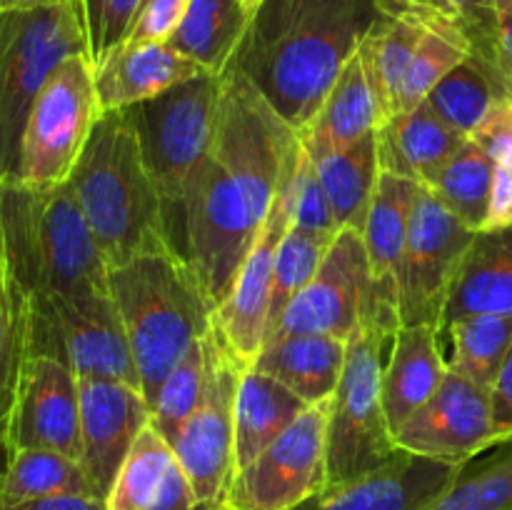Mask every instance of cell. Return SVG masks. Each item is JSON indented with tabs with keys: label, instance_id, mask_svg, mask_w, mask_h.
Instances as JSON below:
<instances>
[{
	"label": "cell",
	"instance_id": "d4e9b609",
	"mask_svg": "<svg viewBox=\"0 0 512 510\" xmlns=\"http://www.w3.org/2000/svg\"><path fill=\"white\" fill-rule=\"evenodd\" d=\"M468 135L450 128L428 103L393 115L378 130V160L385 173L430 185Z\"/></svg>",
	"mask_w": 512,
	"mask_h": 510
},
{
	"label": "cell",
	"instance_id": "ba28073f",
	"mask_svg": "<svg viewBox=\"0 0 512 510\" xmlns=\"http://www.w3.org/2000/svg\"><path fill=\"white\" fill-rule=\"evenodd\" d=\"M395 333L363 318L348 338L345 368L330 398L328 485L368 475L400 453L383 405V370Z\"/></svg>",
	"mask_w": 512,
	"mask_h": 510
},
{
	"label": "cell",
	"instance_id": "db71d44e",
	"mask_svg": "<svg viewBox=\"0 0 512 510\" xmlns=\"http://www.w3.org/2000/svg\"><path fill=\"white\" fill-rule=\"evenodd\" d=\"M235 3H238L240 8H243L245 13L250 15V18H253V15L258 13V10H260V5H263L265 0H235Z\"/></svg>",
	"mask_w": 512,
	"mask_h": 510
},
{
	"label": "cell",
	"instance_id": "f6af8a7d",
	"mask_svg": "<svg viewBox=\"0 0 512 510\" xmlns=\"http://www.w3.org/2000/svg\"><path fill=\"white\" fill-rule=\"evenodd\" d=\"M470 138L483 145L495 163L512 173V98L495 100Z\"/></svg>",
	"mask_w": 512,
	"mask_h": 510
},
{
	"label": "cell",
	"instance_id": "9c48e42d",
	"mask_svg": "<svg viewBox=\"0 0 512 510\" xmlns=\"http://www.w3.org/2000/svg\"><path fill=\"white\" fill-rule=\"evenodd\" d=\"M100 113L93 60L88 53L70 55L53 70L30 108L15 180L40 188L68 183Z\"/></svg>",
	"mask_w": 512,
	"mask_h": 510
},
{
	"label": "cell",
	"instance_id": "d590c367",
	"mask_svg": "<svg viewBox=\"0 0 512 510\" xmlns=\"http://www.w3.org/2000/svg\"><path fill=\"white\" fill-rule=\"evenodd\" d=\"M470 55H473V45L458 23H445V20L428 23L395 95V115L408 113L425 103L430 90Z\"/></svg>",
	"mask_w": 512,
	"mask_h": 510
},
{
	"label": "cell",
	"instance_id": "ffe728a7",
	"mask_svg": "<svg viewBox=\"0 0 512 510\" xmlns=\"http://www.w3.org/2000/svg\"><path fill=\"white\" fill-rule=\"evenodd\" d=\"M420 185L410 178L380 170L363 225L370 268V300L363 318H375L398 333V268L408 238L410 213Z\"/></svg>",
	"mask_w": 512,
	"mask_h": 510
},
{
	"label": "cell",
	"instance_id": "60d3db41",
	"mask_svg": "<svg viewBox=\"0 0 512 510\" xmlns=\"http://www.w3.org/2000/svg\"><path fill=\"white\" fill-rule=\"evenodd\" d=\"M280 200H283V208L288 213V223L295 225V228L310 230V233H340L333 205L325 195L315 163L305 150H300L298 163L293 165L290 175L285 178L283 188H280Z\"/></svg>",
	"mask_w": 512,
	"mask_h": 510
},
{
	"label": "cell",
	"instance_id": "4316f807",
	"mask_svg": "<svg viewBox=\"0 0 512 510\" xmlns=\"http://www.w3.org/2000/svg\"><path fill=\"white\" fill-rule=\"evenodd\" d=\"M348 340L330 335H280L260 350L255 370L283 383L308 405L333 398L345 368Z\"/></svg>",
	"mask_w": 512,
	"mask_h": 510
},
{
	"label": "cell",
	"instance_id": "7a4b0ae2",
	"mask_svg": "<svg viewBox=\"0 0 512 510\" xmlns=\"http://www.w3.org/2000/svg\"><path fill=\"white\" fill-rule=\"evenodd\" d=\"M378 20L373 0H265L230 68L300 133Z\"/></svg>",
	"mask_w": 512,
	"mask_h": 510
},
{
	"label": "cell",
	"instance_id": "30bf717a",
	"mask_svg": "<svg viewBox=\"0 0 512 510\" xmlns=\"http://www.w3.org/2000/svg\"><path fill=\"white\" fill-rule=\"evenodd\" d=\"M28 355L60 360L78 378L120 380L140 388L123 320L110 295L28 298Z\"/></svg>",
	"mask_w": 512,
	"mask_h": 510
},
{
	"label": "cell",
	"instance_id": "603a6c76",
	"mask_svg": "<svg viewBox=\"0 0 512 510\" xmlns=\"http://www.w3.org/2000/svg\"><path fill=\"white\" fill-rule=\"evenodd\" d=\"M108 510H200L195 490L173 445L145 425L120 465L108 495Z\"/></svg>",
	"mask_w": 512,
	"mask_h": 510
},
{
	"label": "cell",
	"instance_id": "8d00e7d4",
	"mask_svg": "<svg viewBox=\"0 0 512 510\" xmlns=\"http://www.w3.org/2000/svg\"><path fill=\"white\" fill-rule=\"evenodd\" d=\"M335 235L310 233V230L288 225L278 250H275L273 263V285H270V315H268V335L275 333L285 308L293 303L295 295L315 278V273L323 265Z\"/></svg>",
	"mask_w": 512,
	"mask_h": 510
},
{
	"label": "cell",
	"instance_id": "836d02e7",
	"mask_svg": "<svg viewBox=\"0 0 512 510\" xmlns=\"http://www.w3.org/2000/svg\"><path fill=\"white\" fill-rule=\"evenodd\" d=\"M423 510H512V440L460 465Z\"/></svg>",
	"mask_w": 512,
	"mask_h": 510
},
{
	"label": "cell",
	"instance_id": "ab89813d",
	"mask_svg": "<svg viewBox=\"0 0 512 510\" xmlns=\"http://www.w3.org/2000/svg\"><path fill=\"white\" fill-rule=\"evenodd\" d=\"M28 355V295L10 273L0 238V393H13Z\"/></svg>",
	"mask_w": 512,
	"mask_h": 510
},
{
	"label": "cell",
	"instance_id": "cb8c5ba5",
	"mask_svg": "<svg viewBox=\"0 0 512 510\" xmlns=\"http://www.w3.org/2000/svg\"><path fill=\"white\" fill-rule=\"evenodd\" d=\"M448 368L438 328L400 325L383 370V405L393 435L438 393Z\"/></svg>",
	"mask_w": 512,
	"mask_h": 510
},
{
	"label": "cell",
	"instance_id": "e0dca14e",
	"mask_svg": "<svg viewBox=\"0 0 512 510\" xmlns=\"http://www.w3.org/2000/svg\"><path fill=\"white\" fill-rule=\"evenodd\" d=\"M148 423L150 405L140 388L120 380L80 378V465L103 500Z\"/></svg>",
	"mask_w": 512,
	"mask_h": 510
},
{
	"label": "cell",
	"instance_id": "681fc988",
	"mask_svg": "<svg viewBox=\"0 0 512 510\" xmlns=\"http://www.w3.org/2000/svg\"><path fill=\"white\" fill-rule=\"evenodd\" d=\"M0 510H108L103 498L95 495H60V498H45V500H30V503L20 505H3Z\"/></svg>",
	"mask_w": 512,
	"mask_h": 510
},
{
	"label": "cell",
	"instance_id": "e575fe53",
	"mask_svg": "<svg viewBox=\"0 0 512 510\" xmlns=\"http://www.w3.org/2000/svg\"><path fill=\"white\" fill-rule=\"evenodd\" d=\"M453 345L450 368L493 390L500 368L512 348V315L475 313L458 318L440 333Z\"/></svg>",
	"mask_w": 512,
	"mask_h": 510
},
{
	"label": "cell",
	"instance_id": "4dcf8cb0",
	"mask_svg": "<svg viewBox=\"0 0 512 510\" xmlns=\"http://www.w3.org/2000/svg\"><path fill=\"white\" fill-rule=\"evenodd\" d=\"M313 160V158H310ZM325 195L333 205L340 230L353 228L363 233L365 215L373 200L380 175L378 160V130L338 153L313 160Z\"/></svg>",
	"mask_w": 512,
	"mask_h": 510
},
{
	"label": "cell",
	"instance_id": "277c9868",
	"mask_svg": "<svg viewBox=\"0 0 512 510\" xmlns=\"http://www.w3.org/2000/svg\"><path fill=\"white\" fill-rule=\"evenodd\" d=\"M68 183L110 270L173 250L163 203L123 110L100 113Z\"/></svg>",
	"mask_w": 512,
	"mask_h": 510
},
{
	"label": "cell",
	"instance_id": "d6a6232c",
	"mask_svg": "<svg viewBox=\"0 0 512 510\" xmlns=\"http://www.w3.org/2000/svg\"><path fill=\"white\" fill-rule=\"evenodd\" d=\"M495 160L488 150L473 138L460 145L450 163L440 170L438 178L423 188L433 190L435 198L455 215L463 225L480 233L485 228L493 195Z\"/></svg>",
	"mask_w": 512,
	"mask_h": 510
},
{
	"label": "cell",
	"instance_id": "5b68a950",
	"mask_svg": "<svg viewBox=\"0 0 512 510\" xmlns=\"http://www.w3.org/2000/svg\"><path fill=\"white\" fill-rule=\"evenodd\" d=\"M108 290L123 320L148 405L193 343L213 328V303L195 270L173 250L110 270Z\"/></svg>",
	"mask_w": 512,
	"mask_h": 510
},
{
	"label": "cell",
	"instance_id": "6da1fadb",
	"mask_svg": "<svg viewBox=\"0 0 512 510\" xmlns=\"http://www.w3.org/2000/svg\"><path fill=\"white\" fill-rule=\"evenodd\" d=\"M300 150L298 130L243 73L225 70L213 143L190 188L178 243L213 308L228 295Z\"/></svg>",
	"mask_w": 512,
	"mask_h": 510
},
{
	"label": "cell",
	"instance_id": "bcb514c9",
	"mask_svg": "<svg viewBox=\"0 0 512 510\" xmlns=\"http://www.w3.org/2000/svg\"><path fill=\"white\" fill-rule=\"evenodd\" d=\"M378 13L383 18H415L423 23H458V13H455L450 0H373Z\"/></svg>",
	"mask_w": 512,
	"mask_h": 510
},
{
	"label": "cell",
	"instance_id": "8fae6325",
	"mask_svg": "<svg viewBox=\"0 0 512 510\" xmlns=\"http://www.w3.org/2000/svg\"><path fill=\"white\" fill-rule=\"evenodd\" d=\"M205 360L203 398L170 445L193 485L200 510H225V495L235 475V398L245 368L213 328L205 335Z\"/></svg>",
	"mask_w": 512,
	"mask_h": 510
},
{
	"label": "cell",
	"instance_id": "c3c4849f",
	"mask_svg": "<svg viewBox=\"0 0 512 510\" xmlns=\"http://www.w3.org/2000/svg\"><path fill=\"white\" fill-rule=\"evenodd\" d=\"M498 228H512V173L495 163L493 195H490V210L483 230Z\"/></svg>",
	"mask_w": 512,
	"mask_h": 510
},
{
	"label": "cell",
	"instance_id": "5bb4252c",
	"mask_svg": "<svg viewBox=\"0 0 512 510\" xmlns=\"http://www.w3.org/2000/svg\"><path fill=\"white\" fill-rule=\"evenodd\" d=\"M395 445L405 453L460 468L498 445L493 393L460 370L448 368L438 393L400 425Z\"/></svg>",
	"mask_w": 512,
	"mask_h": 510
},
{
	"label": "cell",
	"instance_id": "f546056e",
	"mask_svg": "<svg viewBox=\"0 0 512 510\" xmlns=\"http://www.w3.org/2000/svg\"><path fill=\"white\" fill-rule=\"evenodd\" d=\"M250 20L235 0H190L188 15L170 45L208 73L223 75L248 33Z\"/></svg>",
	"mask_w": 512,
	"mask_h": 510
},
{
	"label": "cell",
	"instance_id": "ac0fdd59",
	"mask_svg": "<svg viewBox=\"0 0 512 510\" xmlns=\"http://www.w3.org/2000/svg\"><path fill=\"white\" fill-rule=\"evenodd\" d=\"M288 225V213H285L278 193L273 210L260 228L248 258L240 265L228 295L213 310L215 335L243 368H253L265 345L275 250H278Z\"/></svg>",
	"mask_w": 512,
	"mask_h": 510
},
{
	"label": "cell",
	"instance_id": "44dd1931",
	"mask_svg": "<svg viewBox=\"0 0 512 510\" xmlns=\"http://www.w3.org/2000/svg\"><path fill=\"white\" fill-rule=\"evenodd\" d=\"M458 473V465L400 450L390 463L348 483L325 485L293 510H423Z\"/></svg>",
	"mask_w": 512,
	"mask_h": 510
},
{
	"label": "cell",
	"instance_id": "f907efd6",
	"mask_svg": "<svg viewBox=\"0 0 512 510\" xmlns=\"http://www.w3.org/2000/svg\"><path fill=\"white\" fill-rule=\"evenodd\" d=\"M495 15H498L500 53H503L505 70L512 83V0H495Z\"/></svg>",
	"mask_w": 512,
	"mask_h": 510
},
{
	"label": "cell",
	"instance_id": "ee69618b",
	"mask_svg": "<svg viewBox=\"0 0 512 510\" xmlns=\"http://www.w3.org/2000/svg\"><path fill=\"white\" fill-rule=\"evenodd\" d=\"M188 8L190 0H148L135 20L128 43H170Z\"/></svg>",
	"mask_w": 512,
	"mask_h": 510
},
{
	"label": "cell",
	"instance_id": "4fadbf2b",
	"mask_svg": "<svg viewBox=\"0 0 512 510\" xmlns=\"http://www.w3.org/2000/svg\"><path fill=\"white\" fill-rule=\"evenodd\" d=\"M475 235L433 190L420 185L398 268L400 325H433L440 330L450 288Z\"/></svg>",
	"mask_w": 512,
	"mask_h": 510
},
{
	"label": "cell",
	"instance_id": "9a60e30c",
	"mask_svg": "<svg viewBox=\"0 0 512 510\" xmlns=\"http://www.w3.org/2000/svg\"><path fill=\"white\" fill-rule=\"evenodd\" d=\"M368 300L370 268L363 233L343 228L315 278L285 308L268 340L280 335H330L348 340L363 323Z\"/></svg>",
	"mask_w": 512,
	"mask_h": 510
},
{
	"label": "cell",
	"instance_id": "816d5d0a",
	"mask_svg": "<svg viewBox=\"0 0 512 510\" xmlns=\"http://www.w3.org/2000/svg\"><path fill=\"white\" fill-rule=\"evenodd\" d=\"M10 403H13V393H0V465H3L5 455H8Z\"/></svg>",
	"mask_w": 512,
	"mask_h": 510
},
{
	"label": "cell",
	"instance_id": "7bdbcfd3",
	"mask_svg": "<svg viewBox=\"0 0 512 510\" xmlns=\"http://www.w3.org/2000/svg\"><path fill=\"white\" fill-rule=\"evenodd\" d=\"M458 13L460 28L468 35L470 45H473V55L488 63L500 78L508 83L512 93L510 75L505 70L503 53H500L498 40V15H495V0H450Z\"/></svg>",
	"mask_w": 512,
	"mask_h": 510
},
{
	"label": "cell",
	"instance_id": "d6986e66",
	"mask_svg": "<svg viewBox=\"0 0 512 510\" xmlns=\"http://www.w3.org/2000/svg\"><path fill=\"white\" fill-rule=\"evenodd\" d=\"M373 30V28H370ZM393 118L388 98L375 73L373 45L365 35L353 58L340 70L318 115L300 130V145L313 160L338 153L375 133Z\"/></svg>",
	"mask_w": 512,
	"mask_h": 510
},
{
	"label": "cell",
	"instance_id": "74e56055",
	"mask_svg": "<svg viewBox=\"0 0 512 510\" xmlns=\"http://www.w3.org/2000/svg\"><path fill=\"white\" fill-rule=\"evenodd\" d=\"M205 375H208V360H205V338H200L175 363V368L160 385L155 403L150 405V425L168 443H173L175 435L180 433L185 420L203 398Z\"/></svg>",
	"mask_w": 512,
	"mask_h": 510
},
{
	"label": "cell",
	"instance_id": "f1b7e54d",
	"mask_svg": "<svg viewBox=\"0 0 512 510\" xmlns=\"http://www.w3.org/2000/svg\"><path fill=\"white\" fill-rule=\"evenodd\" d=\"M60 495H95L80 460L45 448H8L0 465V503L20 505Z\"/></svg>",
	"mask_w": 512,
	"mask_h": 510
},
{
	"label": "cell",
	"instance_id": "3957f363",
	"mask_svg": "<svg viewBox=\"0 0 512 510\" xmlns=\"http://www.w3.org/2000/svg\"><path fill=\"white\" fill-rule=\"evenodd\" d=\"M0 238L10 273L28 298L110 295V268L70 183H0Z\"/></svg>",
	"mask_w": 512,
	"mask_h": 510
},
{
	"label": "cell",
	"instance_id": "f35d334b",
	"mask_svg": "<svg viewBox=\"0 0 512 510\" xmlns=\"http://www.w3.org/2000/svg\"><path fill=\"white\" fill-rule=\"evenodd\" d=\"M428 23L415 18H383L368 33L370 45H373L375 73H378L380 88L388 98L390 113L395 115V95H398L400 83H403L408 65L423 40Z\"/></svg>",
	"mask_w": 512,
	"mask_h": 510
},
{
	"label": "cell",
	"instance_id": "1f68e13d",
	"mask_svg": "<svg viewBox=\"0 0 512 510\" xmlns=\"http://www.w3.org/2000/svg\"><path fill=\"white\" fill-rule=\"evenodd\" d=\"M500 98H512L508 83L488 63L470 55L430 90L425 103L450 128L470 138L485 120L488 110L493 108L495 100Z\"/></svg>",
	"mask_w": 512,
	"mask_h": 510
},
{
	"label": "cell",
	"instance_id": "7402d4cb",
	"mask_svg": "<svg viewBox=\"0 0 512 510\" xmlns=\"http://www.w3.org/2000/svg\"><path fill=\"white\" fill-rule=\"evenodd\" d=\"M195 60L170 43H123L93 63L100 110H125L205 75Z\"/></svg>",
	"mask_w": 512,
	"mask_h": 510
},
{
	"label": "cell",
	"instance_id": "7c38bea8",
	"mask_svg": "<svg viewBox=\"0 0 512 510\" xmlns=\"http://www.w3.org/2000/svg\"><path fill=\"white\" fill-rule=\"evenodd\" d=\"M330 400L315 403L235 470L225 510H293L328 485Z\"/></svg>",
	"mask_w": 512,
	"mask_h": 510
},
{
	"label": "cell",
	"instance_id": "8992f818",
	"mask_svg": "<svg viewBox=\"0 0 512 510\" xmlns=\"http://www.w3.org/2000/svg\"><path fill=\"white\" fill-rule=\"evenodd\" d=\"M220 90L223 75L205 73L123 110L138 135L145 168L163 203L173 253H178L190 188L213 143Z\"/></svg>",
	"mask_w": 512,
	"mask_h": 510
},
{
	"label": "cell",
	"instance_id": "b9f144b4",
	"mask_svg": "<svg viewBox=\"0 0 512 510\" xmlns=\"http://www.w3.org/2000/svg\"><path fill=\"white\" fill-rule=\"evenodd\" d=\"M145 3L148 0H80L85 30H88V53L93 63L128 43Z\"/></svg>",
	"mask_w": 512,
	"mask_h": 510
},
{
	"label": "cell",
	"instance_id": "2e32d148",
	"mask_svg": "<svg viewBox=\"0 0 512 510\" xmlns=\"http://www.w3.org/2000/svg\"><path fill=\"white\" fill-rule=\"evenodd\" d=\"M8 448H45L80 460V378L68 365L25 355L10 403Z\"/></svg>",
	"mask_w": 512,
	"mask_h": 510
},
{
	"label": "cell",
	"instance_id": "52a82bcc",
	"mask_svg": "<svg viewBox=\"0 0 512 510\" xmlns=\"http://www.w3.org/2000/svg\"><path fill=\"white\" fill-rule=\"evenodd\" d=\"M78 53H88L80 0L0 13V183L18 178L20 143L35 98L53 70Z\"/></svg>",
	"mask_w": 512,
	"mask_h": 510
},
{
	"label": "cell",
	"instance_id": "484cf974",
	"mask_svg": "<svg viewBox=\"0 0 512 510\" xmlns=\"http://www.w3.org/2000/svg\"><path fill=\"white\" fill-rule=\"evenodd\" d=\"M475 313L512 315V228L475 235L450 288L440 333Z\"/></svg>",
	"mask_w": 512,
	"mask_h": 510
},
{
	"label": "cell",
	"instance_id": "83f0119b",
	"mask_svg": "<svg viewBox=\"0 0 512 510\" xmlns=\"http://www.w3.org/2000/svg\"><path fill=\"white\" fill-rule=\"evenodd\" d=\"M308 408L283 383L255 368H245L235 398V470L248 465Z\"/></svg>",
	"mask_w": 512,
	"mask_h": 510
},
{
	"label": "cell",
	"instance_id": "7dc6e473",
	"mask_svg": "<svg viewBox=\"0 0 512 510\" xmlns=\"http://www.w3.org/2000/svg\"><path fill=\"white\" fill-rule=\"evenodd\" d=\"M493 413L495 430H498V443L512 440V348L500 368L498 380L493 383Z\"/></svg>",
	"mask_w": 512,
	"mask_h": 510
},
{
	"label": "cell",
	"instance_id": "f5cc1de1",
	"mask_svg": "<svg viewBox=\"0 0 512 510\" xmlns=\"http://www.w3.org/2000/svg\"><path fill=\"white\" fill-rule=\"evenodd\" d=\"M50 3V0H0V13H15V10H30L40 8V5Z\"/></svg>",
	"mask_w": 512,
	"mask_h": 510
}]
</instances>
